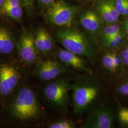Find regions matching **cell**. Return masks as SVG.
<instances>
[{
    "label": "cell",
    "mask_w": 128,
    "mask_h": 128,
    "mask_svg": "<svg viewBox=\"0 0 128 128\" xmlns=\"http://www.w3.org/2000/svg\"><path fill=\"white\" fill-rule=\"evenodd\" d=\"M10 112L14 118L22 121L32 120L40 117L41 107L32 89L24 86L18 90L12 102Z\"/></svg>",
    "instance_id": "cell-1"
},
{
    "label": "cell",
    "mask_w": 128,
    "mask_h": 128,
    "mask_svg": "<svg viewBox=\"0 0 128 128\" xmlns=\"http://www.w3.org/2000/svg\"><path fill=\"white\" fill-rule=\"evenodd\" d=\"M56 38L64 48L79 56L92 59L95 51L87 38L77 29L64 28L56 33Z\"/></svg>",
    "instance_id": "cell-2"
},
{
    "label": "cell",
    "mask_w": 128,
    "mask_h": 128,
    "mask_svg": "<svg viewBox=\"0 0 128 128\" xmlns=\"http://www.w3.org/2000/svg\"><path fill=\"white\" fill-rule=\"evenodd\" d=\"M74 110L80 114L91 105L96 100L99 92V86L91 81H79L71 86Z\"/></svg>",
    "instance_id": "cell-3"
},
{
    "label": "cell",
    "mask_w": 128,
    "mask_h": 128,
    "mask_svg": "<svg viewBox=\"0 0 128 128\" xmlns=\"http://www.w3.org/2000/svg\"><path fill=\"white\" fill-rule=\"evenodd\" d=\"M47 7L45 16L50 23L59 27H71L76 14L74 7L63 0H56Z\"/></svg>",
    "instance_id": "cell-4"
},
{
    "label": "cell",
    "mask_w": 128,
    "mask_h": 128,
    "mask_svg": "<svg viewBox=\"0 0 128 128\" xmlns=\"http://www.w3.org/2000/svg\"><path fill=\"white\" fill-rule=\"evenodd\" d=\"M71 85L65 80H58L49 83L44 91L46 100L58 107H64L69 100V92Z\"/></svg>",
    "instance_id": "cell-5"
},
{
    "label": "cell",
    "mask_w": 128,
    "mask_h": 128,
    "mask_svg": "<svg viewBox=\"0 0 128 128\" xmlns=\"http://www.w3.org/2000/svg\"><path fill=\"white\" fill-rule=\"evenodd\" d=\"M16 48L18 56L24 63L28 65L34 64L38 58V51L35 44L34 36L27 30L21 32Z\"/></svg>",
    "instance_id": "cell-6"
},
{
    "label": "cell",
    "mask_w": 128,
    "mask_h": 128,
    "mask_svg": "<svg viewBox=\"0 0 128 128\" xmlns=\"http://www.w3.org/2000/svg\"><path fill=\"white\" fill-rule=\"evenodd\" d=\"M20 78V74L13 65L7 63L0 64V94H10L18 85Z\"/></svg>",
    "instance_id": "cell-7"
},
{
    "label": "cell",
    "mask_w": 128,
    "mask_h": 128,
    "mask_svg": "<svg viewBox=\"0 0 128 128\" xmlns=\"http://www.w3.org/2000/svg\"><path fill=\"white\" fill-rule=\"evenodd\" d=\"M112 110L107 107H101L92 110L87 115L82 125L84 128H111L114 127Z\"/></svg>",
    "instance_id": "cell-8"
},
{
    "label": "cell",
    "mask_w": 128,
    "mask_h": 128,
    "mask_svg": "<svg viewBox=\"0 0 128 128\" xmlns=\"http://www.w3.org/2000/svg\"><path fill=\"white\" fill-rule=\"evenodd\" d=\"M66 71V66L61 62L55 60H48L38 64L36 69V74L41 80L48 81L55 79Z\"/></svg>",
    "instance_id": "cell-9"
},
{
    "label": "cell",
    "mask_w": 128,
    "mask_h": 128,
    "mask_svg": "<svg viewBox=\"0 0 128 128\" xmlns=\"http://www.w3.org/2000/svg\"><path fill=\"white\" fill-rule=\"evenodd\" d=\"M80 22L87 32L92 34L100 33L103 28L104 22L97 12L88 10L80 15Z\"/></svg>",
    "instance_id": "cell-10"
},
{
    "label": "cell",
    "mask_w": 128,
    "mask_h": 128,
    "mask_svg": "<svg viewBox=\"0 0 128 128\" xmlns=\"http://www.w3.org/2000/svg\"><path fill=\"white\" fill-rule=\"evenodd\" d=\"M57 56L60 62L64 65L87 72V73L92 74L91 70L88 67L87 64L80 58V56L65 48L59 49L57 53Z\"/></svg>",
    "instance_id": "cell-11"
},
{
    "label": "cell",
    "mask_w": 128,
    "mask_h": 128,
    "mask_svg": "<svg viewBox=\"0 0 128 128\" xmlns=\"http://www.w3.org/2000/svg\"><path fill=\"white\" fill-rule=\"evenodd\" d=\"M96 10L106 24L116 22L120 15L116 9L112 0L99 1L96 6Z\"/></svg>",
    "instance_id": "cell-12"
},
{
    "label": "cell",
    "mask_w": 128,
    "mask_h": 128,
    "mask_svg": "<svg viewBox=\"0 0 128 128\" xmlns=\"http://www.w3.org/2000/svg\"><path fill=\"white\" fill-rule=\"evenodd\" d=\"M23 5L20 0H4L0 15L20 22L23 15Z\"/></svg>",
    "instance_id": "cell-13"
},
{
    "label": "cell",
    "mask_w": 128,
    "mask_h": 128,
    "mask_svg": "<svg viewBox=\"0 0 128 128\" xmlns=\"http://www.w3.org/2000/svg\"><path fill=\"white\" fill-rule=\"evenodd\" d=\"M17 41L8 28L0 25V54H12L16 48Z\"/></svg>",
    "instance_id": "cell-14"
},
{
    "label": "cell",
    "mask_w": 128,
    "mask_h": 128,
    "mask_svg": "<svg viewBox=\"0 0 128 128\" xmlns=\"http://www.w3.org/2000/svg\"><path fill=\"white\" fill-rule=\"evenodd\" d=\"M34 41L38 52L44 54L50 53L54 46L50 35L43 28L38 30L34 36Z\"/></svg>",
    "instance_id": "cell-15"
},
{
    "label": "cell",
    "mask_w": 128,
    "mask_h": 128,
    "mask_svg": "<svg viewBox=\"0 0 128 128\" xmlns=\"http://www.w3.org/2000/svg\"><path fill=\"white\" fill-rule=\"evenodd\" d=\"M102 63L104 68L112 73H116L123 64L120 54L115 51L105 52L102 58Z\"/></svg>",
    "instance_id": "cell-16"
},
{
    "label": "cell",
    "mask_w": 128,
    "mask_h": 128,
    "mask_svg": "<svg viewBox=\"0 0 128 128\" xmlns=\"http://www.w3.org/2000/svg\"><path fill=\"white\" fill-rule=\"evenodd\" d=\"M120 25L116 22L106 24L104 27L102 28L100 33L102 40L111 37L116 33L120 32Z\"/></svg>",
    "instance_id": "cell-17"
},
{
    "label": "cell",
    "mask_w": 128,
    "mask_h": 128,
    "mask_svg": "<svg viewBox=\"0 0 128 128\" xmlns=\"http://www.w3.org/2000/svg\"><path fill=\"white\" fill-rule=\"evenodd\" d=\"M50 128H74L76 125L73 122L68 120H60L52 123L48 125Z\"/></svg>",
    "instance_id": "cell-18"
},
{
    "label": "cell",
    "mask_w": 128,
    "mask_h": 128,
    "mask_svg": "<svg viewBox=\"0 0 128 128\" xmlns=\"http://www.w3.org/2000/svg\"><path fill=\"white\" fill-rule=\"evenodd\" d=\"M118 119L123 126L128 127V108H122L118 112Z\"/></svg>",
    "instance_id": "cell-19"
},
{
    "label": "cell",
    "mask_w": 128,
    "mask_h": 128,
    "mask_svg": "<svg viewBox=\"0 0 128 128\" xmlns=\"http://www.w3.org/2000/svg\"><path fill=\"white\" fill-rule=\"evenodd\" d=\"M117 90L121 95L124 96H128V79L120 84L118 87Z\"/></svg>",
    "instance_id": "cell-20"
},
{
    "label": "cell",
    "mask_w": 128,
    "mask_h": 128,
    "mask_svg": "<svg viewBox=\"0 0 128 128\" xmlns=\"http://www.w3.org/2000/svg\"><path fill=\"white\" fill-rule=\"evenodd\" d=\"M23 5L24 8L30 14L32 12L35 0H20Z\"/></svg>",
    "instance_id": "cell-21"
},
{
    "label": "cell",
    "mask_w": 128,
    "mask_h": 128,
    "mask_svg": "<svg viewBox=\"0 0 128 128\" xmlns=\"http://www.w3.org/2000/svg\"><path fill=\"white\" fill-rule=\"evenodd\" d=\"M120 54L122 60L123 64L128 66V44L124 47Z\"/></svg>",
    "instance_id": "cell-22"
},
{
    "label": "cell",
    "mask_w": 128,
    "mask_h": 128,
    "mask_svg": "<svg viewBox=\"0 0 128 128\" xmlns=\"http://www.w3.org/2000/svg\"><path fill=\"white\" fill-rule=\"evenodd\" d=\"M116 9L120 14V12L128 0H112Z\"/></svg>",
    "instance_id": "cell-23"
},
{
    "label": "cell",
    "mask_w": 128,
    "mask_h": 128,
    "mask_svg": "<svg viewBox=\"0 0 128 128\" xmlns=\"http://www.w3.org/2000/svg\"><path fill=\"white\" fill-rule=\"evenodd\" d=\"M38 2L43 5H45V6H48L54 2L56 0H38Z\"/></svg>",
    "instance_id": "cell-24"
},
{
    "label": "cell",
    "mask_w": 128,
    "mask_h": 128,
    "mask_svg": "<svg viewBox=\"0 0 128 128\" xmlns=\"http://www.w3.org/2000/svg\"><path fill=\"white\" fill-rule=\"evenodd\" d=\"M120 15H128V0L122 10L120 12Z\"/></svg>",
    "instance_id": "cell-25"
},
{
    "label": "cell",
    "mask_w": 128,
    "mask_h": 128,
    "mask_svg": "<svg viewBox=\"0 0 128 128\" xmlns=\"http://www.w3.org/2000/svg\"><path fill=\"white\" fill-rule=\"evenodd\" d=\"M124 28L126 33L128 35V20L125 22L124 24Z\"/></svg>",
    "instance_id": "cell-26"
},
{
    "label": "cell",
    "mask_w": 128,
    "mask_h": 128,
    "mask_svg": "<svg viewBox=\"0 0 128 128\" xmlns=\"http://www.w3.org/2000/svg\"><path fill=\"white\" fill-rule=\"evenodd\" d=\"M4 0H0V12L2 8V5L4 4Z\"/></svg>",
    "instance_id": "cell-27"
}]
</instances>
